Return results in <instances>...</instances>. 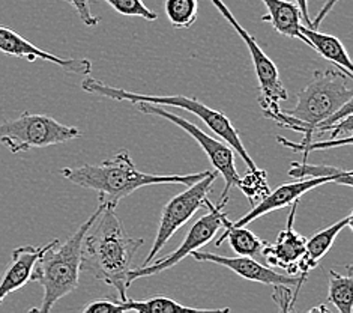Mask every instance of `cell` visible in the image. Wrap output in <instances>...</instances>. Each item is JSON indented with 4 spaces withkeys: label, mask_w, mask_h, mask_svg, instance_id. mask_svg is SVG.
Instances as JSON below:
<instances>
[{
    "label": "cell",
    "mask_w": 353,
    "mask_h": 313,
    "mask_svg": "<svg viewBox=\"0 0 353 313\" xmlns=\"http://www.w3.org/2000/svg\"><path fill=\"white\" fill-rule=\"evenodd\" d=\"M143 244V238H131L127 234L116 208L103 204V209L83 238L81 272L113 286L121 301H127L132 260Z\"/></svg>",
    "instance_id": "1"
},
{
    "label": "cell",
    "mask_w": 353,
    "mask_h": 313,
    "mask_svg": "<svg viewBox=\"0 0 353 313\" xmlns=\"http://www.w3.org/2000/svg\"><path fill=\"white\" fill-rule=\"evenodd\" d=\"M209 173V171L190 175H154L140 172L128 151H119L101 164H81L63 167L61 175L75 185L94 190L99 194L101 204L117 207V204L139 189L158 184L191 185Z\"/></svg>",
    "instance_id": "2"
},
{
    "label": "cell",
    "mask_w": 353,
    "mask_h": 313,
    "mask_svg": "<svg viewBox=\"0 0 353 313\" xmlns=\"http://www.w3.org/2000/svg\"><path fill=\"white\" fill-rule=\"evenodd\" d=\"M346 74L337 70L314 71L313 80L298 92L295 108L283 110L279 125L304 134V140L293 143L285 137H276L283 146L299 152L311 143V133L316 126L332 116L344 104L353 101V88Z\"/></svg>",
    "instance_id": "3"
},
{
    "label": "cell",
    "mask_w": 353,
    "mask_h": 313,
    "mask_svg": "<svg viewBox=\"0 0 353 313\" xmlns=\"http://www.w3.org/2000/svg\"><path fill=\"white\" fill-rule=\"evenodd\" d=\"M103 209V204H99L85 223L75 231L65 243L53 240L50 247L43 253L37 262L35 269L32 273L30 282H37L44 290V297L41 306L32 309V312L48 313L54 304L71 294L79 286V276L81 272V244L86 232L95 218Z\"/></svg>",
    "instance_id": "4"
},
{
    "label": "cell",
    "mask_w": 353,
    "mask_h": 313,
    "mask_svg": "<svg viewBox=\"0 0 353 313\" xmlns=\"http://www.w3.org/2000/svg\"><path fill=\"white\" fill-rule=\"evenodd\" d=\"M81 89L89 92V94H97L105 98H112L117 101H128V103H149L155 106L163 107H178L187 112L196 115L200 121H203L209 129H211L216 136H220L227 145L232 146L233 151L242 158V162L247 164L248 172H256L259 167L250 157L245 145L242 143L238 130L234 129L232 121L227 117L223 112H218L201 101L196 98L183 97V95H146V94H137V92L125 91L121 88H113L110 84L101 82L94 77H86L81 82Z\"/></svg>",
    "instance_id": "5"
},
{
    "label": "cell",
    "mask_w": 353,
    "mask_h": 313,
    "mask_svg": "<svg viewBox=\"0 0 353 313\" xmlns=\"http://www.w3.org/2000/svg\"><path fill=\"white\" fill-rule=\"evenodd\" d=\"M81 137L77 126L57 122L47 115L24 112L11 121L0 122V143L12 154L33 148H47Z\"/></svg>",
    "instance_id": "6"
},
{
    "label": "cell",
    "mask_w": 353,
    "mask_h": 313,
    "mask_svg": "<svg viewBox=\"0 0 353 313\" xmlns=\"http://www.w3.org/2000/svg\"><path fill=\"white\" fill-rule=\"evenodd\" d=\"M211 2L215 5L216 10L221 12L224 19L230 23V26L238 32L241 39L245 42V46L248 47L251 62H253L256 77L259 82V104L262 107L265 117L279 122L283 115V108L280 106L281 101L289 99L288 91H285L284 84L280 79L279 68H276V65L263 53V50L259 47L256 38L236 20V17L233 15V12L227 8L223 0H211Z\"/></svg>",
    "instance_id": "7"
},
{
    "label": "cell",
    "mask_w": 353,
    "mask_h": 313,
    "mask_svg": "<svg viewBox=\"0 0 353 313\" xmlns=\"http://www.w3.org/2000/svg\"><path fill=\"white\" fill-rule=\"evenodd\" d=\"M134 106H136L139 112L141 113L164 117V120L178 125L179 129H182L185 133L190 134V136L197 142V145H200V148L205 151L206 157L209 158V162H211L218 175L223 176L224 190L218 202H224V204H227V202H229L230 190L233 187H238V184L241 181V175L238 173L236 164H234L236 152L233 151V148L227 145L224 140H218L212 136H209L208 133L199 129L197 125L190 122L188 120H185V117H181L178 115L169 112V110L164 108L163 106H155L149 103H134Z\"/></svg>",
    "instance_id": "8"
},
{
    "label": "cell",
    "mask_w": 353,
    "mask_h": 313,
    "mask_svg": "<svg viewBox=\"0 0 353 313\" xmlns=\"http://www.w3.org/2000/svg\"><path fill=\"white\" fill-rule=\"evenodd\" d=\"M216 178V171H209L206 176L200 178L196 182H192L183 193L176 194L174 198L167 202L161 213V218H159L158 231L155 235L152 249H150L141 265H148L152 260H155V258L164 249V245L170 241L172 236L178 232L185 223H188L191 217H194L199 209L205 207V200L208 198V194L211 193Z\"/></svg>",
    "instance_id": "9"
},
{
    "label": "cell",
    "mask_w": 353,
    "mask_h": 313,
    "mask_svg": "<svg viewBox=\"0 0 353 313\" xmlns=\"http://www.w3.org/2000/svg\"><path fill=\"white\" fill-rule=\"evenodd\" d=\"M224 202H218V205L212 204L209 198L205 200V208L209 209V213L203 217H200L197 222L191 226L185 240L179 245L178 249L172 252L169 256H165L159 260H152L148 265H141L140 268H132L128 276L130 285L141 277H149L158 273H163L165 269L173 268L178 265L182 259L187 256H191L192 252H197L201 247H205L211 241L216 238V235L220 231H223V217L225 213L223 211Z\"/></svg>",
    "instance_id": "10"
},
{
    "label": "cell",
    "mask_w": 353,
    "mask_h": 313,
    "mask_svg": "<svg viewBox=\"0 0 353 313\" xmlns=\"http://www.w3.org/2000/svg\"><path fill=\"white\" fill-rule=\"evenodd\" d=\"M191 256L199 262H212L215 265H221L224 268H229L234 274L241 276L245 281H251L256 283H263L269 286H289L293 287L298 294L301 291L302 285L307 282L308 277L304 276H283L280 273L274 272L271 267L262 265L260 262L253 259L251 256H220L215 253L209 252H192Z\"/></svg>",
    "instance_id": "11"
},
{
    "label": "cell",
    "mask_w": 353,
    "mask_h": 313,
    "mask_svg": "<svg viewBox=\"0 0 353 313\" xmlns=\"http://www.w3.org/2000/svg\"><path fill=\"white\" fill-rule=\"evenodd\" d=\"M0 52L14 57L26 59L29 62L35 61H47L57 66H61L66 73L89 75L92 71V62L89 59H72V57H61L53 53H48L46 50L33 46L26 38H23L19 33L0 26Z\"/></svg>",
    "instance_id": "12"
},
{
    "label": "cell",
    "mask_w": 353,
    "mask_h": 313,
    "mask_svg": "<svg viewBox=\"0 0 353 313\" xmlns=\"http://www.w3.org/2000/svg\"><path fill=\"white\" fill-rule=\"evenodd\" d=\"M299 200L292 204L290 214L288 217L284 229L276 236L274 244H266L262 256L271 267H280L288 274L299 276V264L305 255V238L295 231V216Z\"/></svg>",
    "instance_id": "13"
},
{
    "label": "cell",
    "mask_w": 353,
    "mask_h": 313,
    "mask_svg": "<svg viewBox=\"0 0 353 313\" xmlns=\"http://www.w3.org/2000/svg\"><path fill=\"white\" fill-rule=\"evenodd\" d=\"M327 182L339 184L337 180H334V178H302V180H298L295 182L283 184L274 191H269L263 199L256 202L253 208H251L245 216H242L239 220H236V222H232V225L247 226L251 222L257 220L259 217H263L268 213H272V211L295 204V202L299 200L301 196H304V194L308 193L310 190L321 187V185Z\"/></svg>",
    "instance_id": "14"
},
{
    "label": "cell",
    "mask_w": 353,
    "mask_h": 313,
    "mask_svg": "<svg viewBox=\"0 0 353 313\" xmlns=\"http://www.w3.org/2000/svg\"><path fill=\"white\" fill-rule=\"evenodd\" d=\"M48 244L43 247H33V245H23L12 252L11 264L6 268V272L0 281V304L8 295L21 290V287L30 282L32 273L35 269L38 259L43 256V253L50 247Z\"/></svg>",
    "instance_id": "15"
},
{
    "label": "cell",
    "mask_w": 353,
    "mask_h": 313,
    "mask_svg": "<svg viewBox=\"0 0 353 313\" xmlns=\"http://www.w3.org/2000/svg\"><path fill=\"white\" fill-rule=\"evenodd\" d=\"M352 220V214L343 217L339 222H335L334 225L319 231L305 241V255L299 264V276L308 277L311 269H314L319 265V262L322 260V258L331 250L334 241L337 240L340 232L343 229H350Z\"/></svg>",
    "instance_id": "16"
},
{
    "label": "cell",
    "mask_w": 353,
    "mask_h": 313,
    "mask_svg": "<svg viewBox=\"0 0 353 313\" xmlns=\"http://www.w3.org/2000/svg\"><path fill=\"white\" fill-rule=\"evenodd\" d=\"M299 32L302 33V37H304V42H307L310 47H313L319 55L326 59V61H330L331 64L337 66V68L346 74L349 79L353 77V66L350 56L337 37L327 35V33H322L316 29H310L304 26V24H301Z\"/></svg>",
    "instance_id": "17"
},
{
    "label": "cell",
    "mask_w": 353,
    "mask_h": 313,
    "mask_svg": "<svg viewBox=\"0 0 353 313\" xmlns=\"http://www.w3.org/2000/svg\"><path fill=\"white\" fill-rule=\"evenodd\" d=\"M262 2L268 11L262 19L263 21L271 23L272 28L284 37L304 41V37L299 32L302 19L295 3L289 0H262Z\"/></svg>",
    "instance_id": "18"
},
{
    "label": "cell",
    "mask_w": 353,
    "mask_h": 313,
    "mask_svg": "<svg viewBox=\"0 0 353 313\" xmlns=\"http://www.w3.org/2000/svg\"><path fill=\"white\" fill-rule=\"evenodd\" d=\"M230 243V247L241 256H262L265 245L268 244L265 240L247 229V226H233L227 214L223 217V234L218 236L215 245L220 247L224 241Z\"/></svg>",
    "instance_id": "19"
},
{
    "label": "cell",
    "mask_w": 353,
    "mask_h": 313,
    "mask_svg": "<svg viewBox=\"0 0 353 313\" xmlns=\"http://www.w3.org/2000/svg\"><path fill=\"white\" fill-rule=\"evenodd\" d=\"M327 303L340 313H352L353 307V269L346 265V274H340L331 269L330 287H327Z\"/></svg>",
    "instance_id": "20"
},
{
    "label": "cell",
    "mask_w": 353,
    "mask_h": 313,
    "mask_svg": "<svg viewBox=\"0 0 353 313\" xmlns=\"http://www.w3.org/2000/svg\"><path fill=\"white\" fill-rule=\"evenodd\" d=\"M127 312L137 313H173V312H229L230 309H199L188 307L178 303L173 298L164 297V295H157L148 300H127Z\"/></svg>",
    "instance_id": "21"
},
{
    "label": "cell",
    "mask_w": 353,
    "mask_h": 313,
    "mask_svg": "<svg viewBox=\"0 0 353 313\" xmlns=\"http://www.w3.org/2000/svg\"><path fill=\"white\" fill-rule=\"evenodd\" d=\"M289 176L296 178V180H302V178H334V180H337L339 184L346 185V187H350L353 181L352 171H343V169L339 167L323 164H310L307 163V160H304L302 163L293 162L290 164Z\"/></svg>",
    "instance_id": "22"
},
{
    "label": "cell",
    "mask_w": 353,
    "mask_h": 313,
    "mask_svg": "<svg viewBox=\"0 0 353 313\" xmlns=\"http://www.w3.org/2000/svg\"><path fill=\"white\" fill-rule=\"evenodd\" d=\"M197 0H165V15L176 29H190L197 20Z\"/></svg>",
    "instance_id": "23"
},
{
    "label": "cell",
    "mask_w": 353,
    "mask_h": 313,
    "mask_svg": "<svg viewBox=\"0 0 353 313\" xmlns=\"http://www.w3.org/2000/svg\"><path fill=\"white\" fill-rule=\"evenodd\" d=\"M238 189L248 198L251 205H254L256 202L263 199L271 191L268 185V175L265 171H260V169L256 172H248L245 176L241 178Z\"/></svg>",
    "instance_id": "24"
},
{
    "label": "cell",
    "mask_w": 353,
    "mask_h": 313,
    "mask_svg": "<svg viewBox=\"0 0 353 313\" xmlns=\"http://www.w3.org/2000/svg\"><path fill=\"white\" fill-rule=\"evenodd\" d=\"M105 3L110 5L114 11L127 17H140L149 21H155L158 14L145 5L143 0H104Z\"/></svg>",
    "instance_id": "25"
},
{
    "label": "cell",
    "mask_w": 353,
    "mask_h": 313,
    "mask_svg": "<svg viewBox=\"0 0 353 313\" xmlns=\"http://www.w3.org/2000/svg\"><path fill=\"white\" fill-rule=\"evenodd\" d=\"M83 313H125L127 312V304L125 301H116L113 298H97L88 303L81 309Z\"/></svg>",
    "instance_id": "26"
},
{
    "label": "cell",
    "mask_w": 353,
    "mask_h": 313,
    "mask_svg": "<svg viewBox=\"0 0 353 313\" xmlns=\"http://www.w3.org/2000/svg\"><path fill=\"white\" fill-rule=\"evenodd\" d=\"M70 5H72V8L75 11L79 12L80 20L86 24L89 28H95L97 24L99 23L98 17H95L90 11V5L89 0H66Z\"/></svg>",
    "instance_id": "27"
},
{
    "label": "cell",
    "mask_w": 353,
    "mask_h": 313,
    "mask_svg": "<svg viewBox=\"0 0 353 313\" xmlns=\"http://www.w3.org/2000/svg\"><path fill=\"white\" fill-rule=\"evenodd\" d=\"M295 5L298 6L299 14L302 21L305 23V26H311V19H310V12H308V0H295Z\"/></svg>",
    "instance_id": "28"
},
{
    "label": "cell",
    "mask_w": 353,
    "mask_h": 313,
    "mask_svg": "<svg viewBox=\"0 0 353 313\" xmlns=\"http://www.w3.org/2000/svg\"><path fill=\"white\" fill-rule=\"evenodd\" d=\"M330 309H327L326 306H319V307H314V309H311V312H327Z\"/></svg>",
    "instance_id": "29"
}]
</instances>
